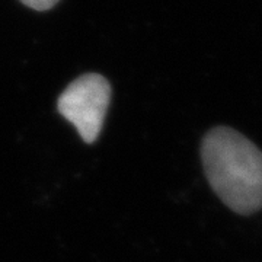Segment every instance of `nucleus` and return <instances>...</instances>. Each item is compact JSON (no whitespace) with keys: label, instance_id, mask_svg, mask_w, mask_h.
<instances>
[{"label":"nucleus","instance_id":"obj_1","mask_svg":"<svg viewBox=\"0 0 262 262\" xmlns=\"http://www.w3.org/2000/svg\"><path fill=\"white\" fill-rule=\"evenodd\" d=\"M207 179L226 206L239 214L262 207V151L241 133L217 127L201 146Z\"/></svg>","mask_w":262,"mask_h":262},{"label":"nucleus","instance_id":"obj_2","mask_svg":"<svg viewBox=\"0 0 262 262\" xmlns=\"http://www.w3.org/2000/svg\"><path fill=\"white\" fill-rule=\"evenodd\" d=\"M111 101V84L98 73L77 77L58 96L57 110L88 144L99 137Z\"/></svg>","mask_w":262,"mask_h":262},{"label":"nucleus","instance_id":"obj_3","mask_svg":"<svg viewBox=\"0 0 262 262\" xmlns=\"http://www.w3.org/2000/svg\"><path fill=\"white\" fill-rule=\"evenodd\" d=\"M20 2L25 6L31 8V9L42 12V10H48L51 9V8H54L60 0H20Z\"/></svg>","mask_w":262,"mask_h":262}]
</instances>
